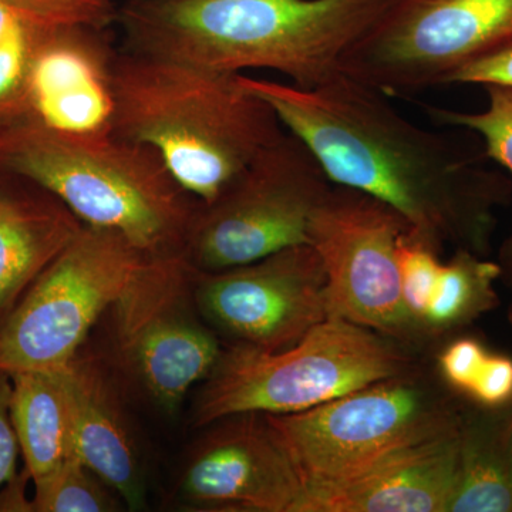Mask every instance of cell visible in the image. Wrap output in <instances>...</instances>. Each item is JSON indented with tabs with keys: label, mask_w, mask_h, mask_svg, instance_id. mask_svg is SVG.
Returning <instances> with one entry per match:
<instances>
[{
	"label": "cell",
	"mask_w": 512,
	"mask_h": 512,
	"mask_svg": "<svg viewBox=\"0 0 512 512\" xmlns=\"http://www.w3.org/2000/svg\"><path fill=\"white\" fill-rule=\"evenodd\" d=\"M511 318H512V311H511Z\"/></svg>",
	"instance_id": "obj_29"
},
{
	"label": "cell",
	"mask_w": 512,
	"mask_h": 512,
	"mask_svg": "<svg viewBox=\"0 0 512 512\" xmlns=\"http://www.w3.org/2000/svg\"><path fill=\"white\" fill-rule=\"evenodd\" d=\"M0 170L52 192L90 227L113 229L156 258L183 256L200 200L147 144L69 133L26 116L0 121Z\"/></svg>",
	"instance_id": "obj_4"
},
{
	"label": "cell",
	"mask_w": 512,
	"mask_h": 512,
	"mask_svg": "<svg viewBox=\"0 0 512 512\" xmlns=\"http://www.w3.org/2000/svg\"><path fill=\"white\" fill-rule=\"evenodd\" d=\"M413 366L403 343L330 316L289 348L224 346L195 400L192 426L242 413L305 412Z\"/></svg>",
	"instance_id": "obj_5"
},
{
	"label": "cell",
	"mask_w": 512,
	"mask_h": 512,
	"mask_svg": "<svg viewBox=\"0 0 512 512\" xmlns=\"http://www.w3.org/2000/svg\"><path fill=\"white\" fill-rule=\"evenodd\" d=\"M439 369L448 386L487 409L512 402V359L488 353L476 339L450 343L439 356Z\"/></svg>",
	"instance_id": "obj_21"
},
{
	"label": "cell",
	"mask_w": 512,
	"mask_h": 512,
	"mask_svg": "<svg viewBox=\"0 0 512 512\" xmlns=\"http://www.w3.org/2000/svg\"><path fill=\"white\" fill-rule=\"evenodd\" d=\"M412 229L372 195L333 184L312 214L308 244L328 279L329 313L403 343L419 342L400 285L397 244Z\"/></svg>",
	"instance_id": "obj_10"
},
{
	"label": "cell",
	"mask_w": 512,
	"mask_h": 512,
	"mask_svg": "<svg viewBox=\"0 0 512 512\" xmlns=\"http://www.w3.org/2000/svg\"><path fill=\"white\" fill-rule=\"evenodd\" d=\"M446 84H500L512 87V45L460 67Z\"/></svg>",
	"instance_id": "obj_26"
},
{
	"label": "cell",
	"mask_w": 512,
	"mask_h": 512,
	"mask_svg": "<svg viewBox=\"0 0 512 512\" xmlns=\"http://www.w3.org/2000/svg\"><path fill=\"white\" fill-rule=\"evenodd\" d=\"M485 92L488 96L487 109L478 113H466L427 107L431 119L446 126L466 128L483 138L485 157L497 161L512 174V87L500 84H488ZM512 279V238L503 251V265Z\"/></svg>",
	"instance_id": "obj_23"
},
{
	"label": "cell",
	"mask_w": 512,
	"mask_h": 512,
	"mask_svg": "<svg viewBox=\"0 0 512 512\" xmlns=\"http://www.w3.org/2000/svg\"><path fill=\"white\" fill-rule=\"evenodd\" d=\"M83 227L62 200L28 178L20 188L0 187V328Z\"/></svg>",
	"instance_id": "obj_17"
},
{
	"label": "cell",
	"mask_w": 512,
	"mask_h": 512,
	"mask_svg": "<svg viewBox=\"0 0 512 512\" xmlns=\"http://www.w3.org/2000/svg\"><path fill=\"white\" fill-rule=\"evenodd\" d=\"M241 74L121 47L113 69V131L153 147L185 190L210 202L286 131Z\"/></svg>",
	"instance_id": "obj_3"
},
{
	"label": "cell",
	"mask_w": 512,
	"mask_h": 512,
	"mask_svg": "<svg viewBox=\"0 0 512 512\" xmlns=\"http://www.w3.org/2000/svg\"><path fill=\"white\" fill-rule=\"evenodd\" d=\"M448 512H512V412L461 413L460 464Z\"/></svg>",
	"instance_id": "obj_18"
},
{
	"label": "cell",
	"mask_w": 512,
	"mask_h": 512,
	"mask_svg": "<svg viewBox=\"0 0 512 512\" xmlns=\"http://www.w3.org/2000/svg\"><path fill=\"white\" fill-rule=\"evenodd\" d=\"M154 258L120 232L84 225L0 328V370L13 375L69 366L103 313Z\"/></svg>",
	"instance_id": "obj_7"
},
{
	"label": "cell",
	"mask_w": 512,
	"mask_h": 512,
	"mask_svg": "<svg viewBox=\"0 0 512 512\" xmlns=\"http://www.w3.org/2000/svg\"><path fill=\"white\" fill-rule=\"evenodd\" d=\"M20 16L39 25L116 26V0H3Z\"/></svg>",
	"instance_id": "obj_25"
},
{
	"label": "cell",
	"mask_w": 512,
	"mask_h": 512,
	"mask_svg": "<svg viewBox=\"0 0 512 512\" xmlns=\"http://www.w3.org/2000/svg\"><path fill=\"white\" fill-rule=\"evenodd\" d=\"M40 26L20 19L0 42V121L18 113Z\"/></svg>",
	"instance_id": "obj_24"
},
{
	"label": "cell",
	"mask_w": 512,
	"mask_h": 512,
	"mask_svg": "<svg viewBox=\"0 0 512 512\" xmlns=\"http://www.w3.org/2000/svg\"><path fill=\"white\" fill-rule=\"evenodd\" d=\"M333 187L301 138L286 130L192 220L183 256L197 272H218L308 244L312 214Z\"/></svg>",
	"instance_id": "obj_8"
},
{
	"label": "cell",
	"mask_w": 512,
	"mask_h": 512,
	"mask_svg": "<svg viewBox=\"0 0 512 512\" xmlns=\"http://www.w3.org/2000/svg\"><path fill=\"white\" fill-rule=\"evenodd\" d=\"M72 419L73 451L126 507H144L140 456L113 379L99 359L77 355L63 369Z\"/></svg>",
	"instance_id": "obj_16"
},
{
	"label": "cell",
	"mask_w": 512,
	"mask_h": 512,
	"mask_svg": "<svg viewBox=\"0 0 512 512\" xmlns=\"http://www.w3.org/2000/svg\"><path fill=\"white\" fill-rule=\"evenodd\" d=\"M117 52L110 29L40 26L15 116L69 133L113 131Z\"/></svg>",
	"instance_id": "obj_14"
},
{
	"label": "cell",
	"mask_w": 512,
	"mask_h": 512,
	"mask_svg": "<svg viewBox=\"0 0 512 512\" xmlns=\"http://www.w3.org/2000/svg\"><path fill=\"white\" fill-rule=\"evenodd\" d=\"M32 483L30 512H111L124 505L76 454Z\"/></svg>",
	"instance_id": "obj_22"
},
{
	"label": "cell",
	"mask_w": 512,
	"mask_h": 512,
	"mask_svg": "<svg viewBox=\"0 0 512 512\" xmlns=\"http://www.w3.org/2000/svg\"><path fill=\"white\" fill-rule=\"evenodd\" d=\"M198 311L229 345L281 350L330 318L328 279L309 244L218 272H197Z\"/></svg>",
	"instance_id": "obj_12"
},
{
	"label": "cell",
	"mask_w": 512,
	"mask_h": 512,
	"mask_svg": "<svg viewBox=\"0 0 512 512\" xmlns=\"http://www.w3.org/2000/svg\"><path fill=\"white\" fill-rule=\"evenodd\" d=\"M207 427L181 474V493L190 503L296 511L301 477L266 414H234Z\"/></svg>",
	"instance_id": "obj_13"
},
{
	"label": "cell",
	"mask_w": 512,
	"mask_h": 512,
	"mask_svg": "<svg viewBox=\"0 0 512 512\" xmlns=\"http://www.w3.org/2000/svg\"><path fill=\"white\" fill-rule=\"evenodd\" d=\"M194 278L184 256L154 258L113 308L121 359L167 413L210 376L224 349L198 311Z\"/></svg>",
	"instance_id": "obj_11"
},
{
	"label": "cell",
	"mask_w": 512,
	"mask_h": 512,
	"mask_svg": "<svg viewBox=\"0 0 512 512\" xmlns=\"http://www.w3.org/2000/svg\"><path fill=\"white\" fill-rule=\"evenodd\" d=\"M10 417L30 481L73 456L72 419L63 370L13 373Z\"/></svg>",
	"instance_id": "obj_19"
},
{
	"label": "cell",
	"mask_w": 512,
	"mask_h": 512,
	"mask_svg": "<svg viewBox=\"0 0 512 512\" xmlns=\"http://www.w3.org/2000/svg\"><path fill=\"white\" fill-rule=\"evenodd\" d=\"M12 377L0 370V490L18 473L19 443L10 417Z\"/></svg>",
	"instance_id": "obj_27"
},
{
	"label": "cell",
	"mask_w": 512,
	"mask_h": 512,
	"mask_svg": "<svg viewBox=\"0 0 512 512\" xmlns=\"http://www.w3.org/2000/svg\"><path fill=\"white\" fill-rule=\"evenodd\" d=\"M23 19L8 3L0 0V42L12 32L13 28Z\"/></svg>",
	"instance_id": "obj_28"
},
{
	"label": "cell",
	"mask_w": 512,
	"mask_h": 512,
	"mask_svg": "<svg viewBox=\"0 0 512 512\" xmlns=\"http://www.w3.org/2000/svg\"><path fill=\"white\" fill-rule=\"evenodd\" d=\"M460 424L461 417L348 480L303 491L295 512H448L460 464Z\"/></svg>",
	"instance_id": "obj_15"
},
{
	"label": "cell",
	"mask_w": 512,
	"mask_h": 512,
	"mask_svg": "<svg viewBox=\"0 0 512 512\" xmlns=\"http://www.w3.org/2000/svg\"><path fill=\"white\" fill-rule=\"evenodd\" d=\"M393 0H126L123 47L215 72L285 74L316 89Z\"/></svg>",
	"instance_id": "obj_2"
},
{
	"label": "cell",
	"mask_w": 512,
	"mask_h": 512,
	"mask_svg": "<svg viewBox=\"0 0 512 512\" xmlns=\"http://www.w3.org/2000/svg\"><path fill=\"white\" fill-rule=\"evenodd\" d=\"M241 82L311 148L333 184L383 201L440 251L487 254L511 183L454 138L404 119L384 94L342 72L316 89L245 74Z\"/></svg>",
	"instance_id": "obj_1"
},
{
	"label": "cell",
	"mask_w": 512,
	"mask_h": 512,
	"mask_svg": "<svg viewBox=\"0 0 512 512\" xmlns=\"http://www.w3.org/2000/svg\"><path fill=\"white\" fill-rule=\"evenodd\" d=\"M512 45V0H393L340 60L384 96L446 86L460 67Z\"/></svg>",
	"instance_id": "obj_9"
},
{
	"label": "cell",
	"mask_w": 512,
	"mask_h": 512,
	"mask_svg": "<svg viewBox=\"0 0 512 512\" xmlns=\"http://www.w3.org/2000/svg\"><path fill=\"white\" fill-rule=\"evenodd\" d=\"M266 417L305 491L348 480L394 451L450 429L461 412L414 365L311 410Z\"/></svg>",
	"instance_id": "obj_6"
},
{
	"label": "cell",
	"mask_w": 512,
	"mask_h": 512,
	"mask_svg": "<svg viewBox=\"0 0 512 512\" xmlns=\"http://www.w3.org/2000/svg\"><path fill=\"white\" fill-rule=\"evenodd\" d=\"M501 275V265L467 249H456L450 261L440 262L416 322L420 342L463 328L493 311L498 305L494 284Z\"/></svg>",
	"instance_id": "obj_20"
}]
</instances>
